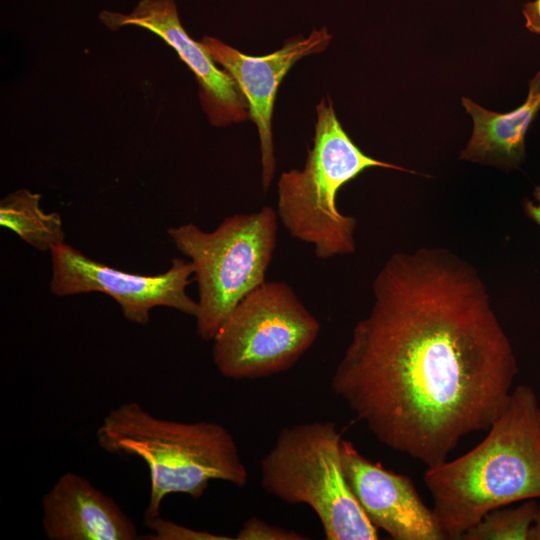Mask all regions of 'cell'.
Returning <instances> with one entry per match:
<instances>
[{
  "mask_svg": "<svg viewBox=\"0 0 540 540\" xmlns=\"http://www.w3.org/2000/svg\"><path fill=\"white\" fill-rule=\"evenodd\" d=\"M41 195L19 189L0 202V224L39 251H51L64 243L62 217L57 212H45L40 206Z\"/></svg>",
  "mask_w": 540,
  "mask_h": 540,
  "instance_id": "cell-14",
  "label": "cell"
},
{
  "mask_svg": "<svg viewBox=\"0 0 540 540\" xmlns=\"http://www.w3.org/2000/svg\"><path fill=\"white\" fill-rule=\"evenodd\" d=\"M50 291L56 296L99 292L120 306L128 321L146 325L154 307H168L196 316L198 303L186 292L194 273L191 261L172 260L170 268L157 275L127 273L95 261L62 243L50 251Z\"/></svg>",
  "mask_w": 540,
  "mask_h": 540,
  "instance_id": "cell-8",
  "label": "cell"
},
{
  "mask_svg": "<svg viewBox=\"0 0 540 540\" xmlns=\"http://www.w3.org/2000/svg\"><path fill=\"white\" fill-rule=\"evenodd\" d=\"M526 27L533 33L540 35V0L527 3L523 8Z\"/></svg>",
  "mask_w": 540,
  "mask_h": 540,
  "instance_id": "cell-18",
  "label": "cell"
},
{
  "mask_svg": "<svg viewBox=\"0 0 540 540\" xmlns=\"http://www.w3.org/2000/svg\"><path fill=\"white\" fill-rule=\"evenodd\" d=\"M331 38L327 28L315 29L308 37L292 38L281 49L265 56L246 55L210 36L200 41L214 61L230 74L248 104L259 133L264 192L270 187L276 168L271 122L278 87L298 60L322 52Z\"/></svg>",
  "mask_w": 540,
  "mask_h": 540,
  "instance_id": "cell-9",
  "label": "cell"
},
{
  "mask_svg": "<svg viewBox=\"0 0 540 540\" xmlns=\"http://www.w3.org/2000/svg\"><path fill=\"white\" fill-rule=\"evenodd\" d=\"M331 388L388 448L426 467L509 403L518 365L477 270L444 248L392 254Z\"/></svg>",
  "mask_w": 540,
  "mask_h": 540,
  "instance_id": "cell-1",
  "label": "cell"
},
{
  "mask_svg": "<svg viewBox=\"0 0 540 540\" xmlns=\"http://www.w3.org/2000/svg\"><path fill=\"white\" fill-rule=\"evenodd\" d=\"M99 19L112 30L129 25L147 29L170 45L195 74L203 109L213 125L242 122L250 116L230 74L219 69L203 45L184 30L174 0H140L127 14L104 10Z\"/></svg>",
  "mask_w": 540,
  "mask_h": 540,
  "instance_id": "cell-10",
  "label": "cell"
},
{
  "mask_svg": "<svg viewBox=\"0 0 540 540\" xmlns=\"http://www.w3.org/2000/svg\"><path fill=\"white\" fill-rule=\"evenodd\" d=\"M528 540H540V504H538L535 521L530 529Z\"/></svg>",
  "mask_w": 540,
  "mask_h": 540,
  "instance_id": "cell-20",
  "label": "cell"
},
{
  "mask_svg": "<svg viewBox=\"0 0 540 540\" xmlns=\"http://www.w3.org/2000/svg\"><path fill=\"white\" fill-rule=\"evenodd\" d=\"M346 481L370 522L394 540L446 539L433 509L422 501L412 480L364 457L342 439Z\"/></svg>",
  "mask_w": 540,
  "mask_h": 540,
  "instance_id": "cell-11",
  "label": "cell"
},
{
  "mask_svg": "<svg viewBox=\"0 0 540 540\" xmlns=\"http://www.w3.org/2000/svg\"><path fill=\"white\" fill-rule=\"evenodd\" d=\"M278 216L270 206L224 218L207 232L194 223L167 230L190 258L198 286L196 332L214 338L235 306L265 280L277 245Z\"/></svg>",
  "mask_w": 540,
  "mask_h": 540,
  "instance_id": "cell-6",
  "label": "cell"
},
{
  "mask_svg": "<svg viewBox=\"0 0 540 540\" xmlns=\"http://www.w3.org/2000/svg\"><path fill=\"white\" fill-rule=\"evenodd\" d=\"M534 201L526 200L524 210L526 216L540 226V186H536L533 192Z\"/></svg>",
  "mask_w": 540,
  "mask_h": 540,
  "instance_id": "cell-19",
  "label": "cell"
},
{
  "mask_svg": "<svg viewBox=\"0 0 540 540\" xmlns=\"http://www.w3.org/2000/svg\"><path fill=\"white\" fill-rule=\"evenodd\" d=\"M237 540H303L301 534L269 525L256 517L248 519L237 533Z\"/></svg>",
  "mask_w": 540,
  "mask_h": 540,
  "instance_id": "cell-17",
  "label": "cell"
},
{
  "mask_svg": "<svg viewBox=\"0 0 540 540\" xmlns=\"http://www.w3.org/2000/svg\"><path fill=\"white\" fill-rule=\"evenodd\" d=\"M320 329L287 283L264 281L235 306L211 340L213 362L229 379L270 377L292 368Z\"/></svg>",
  "mask_w": 540,
  "mask_h": 540,
  "instance_id": "cell-7",
  "label": "cell"
},
{
  "mask_svg": "<svg viewBox=\"0 0 540 540\" xmlns=\"http://www.w3.org/2000/svg\"><path fill=\"white\" fill-rule=\"evenodd\" d=\"M49 540H135L134 522L109 496L76 473L62 474L42 496Z\"/></svg>",
  "mask_w": 540,
  "mask_h": 540,
  "instance_id": "cell-12",
  "label": "cell"
},
{
  "mask_svg": "<svg viewBox=\"0 0 540 540\" xmlns=\"http://www.w3.org/2000/svg\"><path fill=\"white\" fill-rule=\"evenodd\" d=\"M539 413L534 390L519 385L477 446L426 468L423 480L446 539H460L494 509L540 498Z\"/></svg>",
  "mask_w": 540,
  "mask_h": 540,
  "instance_id": "cell-2",
  "label": "cell"
},
{
  "mask_svg": "<svg viewBox=\"0 0 540 540\" xmlns=\"http://www.w3.org/2000/svg\"><path fill=\"white\" fill-rule=\"evenodd\" d=\"M316 112L313 147L302 170L281 174L276 213L292 238L311 244L316 257L326 260L356 250L357 221L336 203L341 187L371 167L414 171L363 153L343 129L330 99L322 100Z\"/></svg>",
  "mask_w": 540,
  "mask_h": 540,
  "instance_id": "cell-4",
  "label": "cell"
},
{
  "mask_svg": "<svg viewBox=\"0 0 540 540\" xmlns=\"http://www.w3.org/2000/svg\"><path fill=\"white\" fill-rule=\"evenodd\" d=\"M538 503L524 500L514 508L500 507L485 514L468 529L463 540H528L535 521Z\"/></svg>",
  "mask_w": 540,
  "mask_h": 540,
  "instance_id": "cell-15",
  "label": "cell"
},
{
  "mask_svg": "<svg viewBox=\"0 0 540 540\" xmlns=\"http://www.w3.org/2000/svg\"><path fill=\"white\" fill-rule=\"evenodd\" d=\"M151 534L145 537L152 540H229L231 537L199 531L165 520L160 515L145 519Z\"/></svg>",
  "mask_w": 540,
  "mask_h": 540,
  "instance_id": "cell-16",
  "label": "cell"
},
{
  "mask_svg": "<svg viewBox=\"0 0 540 540\" xmlns=\"http://www.w3.org/2000/svg\"><path fill=\"white\" fill-rule=\"evenodd\" d=\"M462 105L473 119V132L460 158L506 168L520 165L525 157V136L540 111V70L529 82L525 102L507 113L487 110L471 99Z\"/></svg>",
  "mask_w": 540,
  "mask_h": 540,
  "instance_id": "cell-13",
  "label": "cell"
},
{
  "mask_svg": "<svg viewBox=\"0 0 540 540\" xmlns=\"http://www.w3.org/2000/svg\"><path fill=\"white\" fill-rule=\"evenodd\" d=\"M101 449L141 458L151 489L145 519L159 515L171 493L200 498L211 480L244 487L248 472L231 433L214 422L161 419L136 402L112 409L96 431Z\"/></svg>",
  "mask_w": 540,
  "mask_h": 540,
  "instance_id": "cell-3",
  "label": "cell"
},
{
  "mask_svg": "<svg viewBox=\"0 0 540 540\" xmlns=\"http://www.w3.org/2000/svg\"><path fill=\"white\" fill-rule=\"evenodd\" d=\"M539 418H540V413H539Z\"/></svg>",
  "mask_w": 540,
  "mask_h": 540,
  "instance_id": "cell-21",
  "label": "cell"
},
{
  "mask_svg": "<svg viewBox=\"0 0 540 540\" xmlns=\"http://www.w3.org/2000/svg\"><path fill=\"white\" fill-rule=\"evenodd\" d=\"M342 433L334 422L283 428L261 461V485L290 504H306L318 516L327 540H376L370 522L346 481Z\"/></svg>",
  "mask_w": 540,
  "mask_h": 540,
  "instance_id": "cell-5",
  "label": "cell"
}]
</instances>
